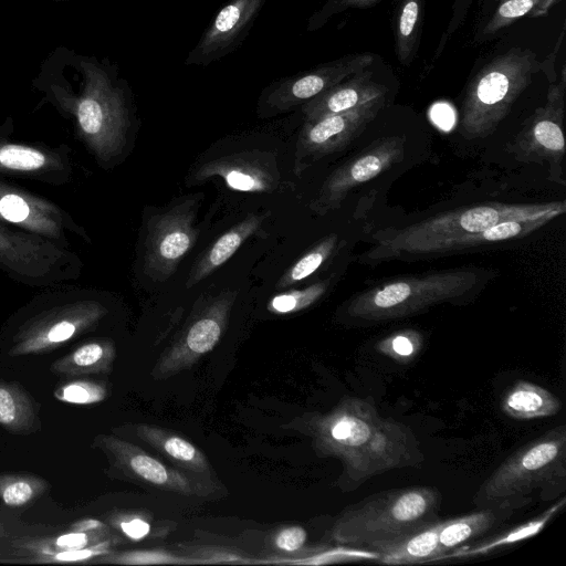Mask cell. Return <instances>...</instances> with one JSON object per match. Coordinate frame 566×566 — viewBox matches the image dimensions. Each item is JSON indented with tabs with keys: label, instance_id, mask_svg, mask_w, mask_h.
<instances>
[{
	"label": "cell",
	"instance_id": "6da1fadb",
	"mask_svg": "<svg viewBox=\"0 0 566 566\" xmlns=\"http://www.w3.org/2000/svg\"><path fill=\"white\" fill-rule=\"evenodd\" d=\"M32 83L43 99L74 117L81 137L101 160L122 153L129 126L126 87L107 60L59 45Z\"/></svg>",
	"mask_w": 566,
	"mask_h": 566
},
{
	"label": "cell",
	"instance_id": "7a4b0ae2",
	"mask_svg": "<svg viewBox=\"0 0 566 566\" xmlns=\"http://www.w3.org/2000/svg\"><path fill=\"white\" fill-rule=\"evenodd\" d=\"M300 427L318 455L342 462L344 490L424 461L415 432L402 422L382 417L367 399L345 397L327 412L305 413Z\"/></svg>",
	"mask_w": 566,
	"mask_h": 566
},
{
	"label": "cell",
	"instance_id": "3957f363",
	"mask_svg": "<svg viewBox=\"0 0 566 566\" xmlns=\"http://www.w3.org/2000/svg\"><path fill=\"white\" fill-rule=\"evenodd\" d=\"M565 211V201L485 202L459 208L402 228L378 231L373 237V247L359 256V261L369 264L391 260L411 261L461 252L469 249L475 234L504 220L555 219Z\"/></svg>",
	"mask_w": 566,
	"mask_h": 566
},
{
	"label": "cell",
	"instance_id": "277c9868",
	"mask_svg": "<svg viewBox=\"0 0 566 566\" xmlns=\"http://www.w3.org/2000/svg\"><path fill=\"white\" fill-rule=\"evenodd\" d=\"M566 491V427L557 426L509 455L480 485L478 507L516 512L535 500L552 501Z\"/></svg>",
	"mask_w": 566,
	"mask_h": 566
},
{
	"label": "cell",
	"instance_id": "5b68a950",
	"mask_svg": "<svg viewBox=\"0 0 566 566\" xmlns=\"http://www.w3.org/2000/svg\"><path fill=\"white\" fill-rule=\"evenodd\" d=\"M441 494L430 486L386 490L347 506L331 527L338 545L373 551L440 520Z\"/></svg>",
	"mask_w": 566,
	"mask_h": 566
},
{
	"label": "cell",
	"instance_id": "8992f818",
	"mask_svg": "<svg viewBox=\"0 0 566 566\" xmlns=\"http://www.w3.org/2000/svg\"><path fill=\"white\" fill-rule=\"evenodd\" d=\"M491 276L485 269L459 268L397 277L356 294L346 313L359 322H384L444 303L464 304L478 296Z\"/></svg>",
	"mask_w": 566,
	"mask_h": 566
},
{
	"label": "cell",
	"instance_id": "52a82bcc",
	"mask_svg": "<svg viewBox=\"0 0 566 566\" xmlns=\"http://www.w3.org/2000/svg\"><path fill=\"white\" fill-rule=\"evenodd\" d=\"M545 61L520 46L495 56L469 83L461 106L459 132L467 139L490 136L532 83Z\"/></svg>",
	"mask_w": 566,
	"mask_h": 566
},
{
	"label": "cell",
	"instance_id": "ba28073f",
	"mask_svg": "<svg viewBox=\"0 0 566 566\" xmlns=\"http://www.w3.org/2000/svg\"><path fill=\"white\" fill-rule=\"evenodd\" d=\"M565 91L566 71L563 65L560 78L551 83L544 105L536 108L510 146L520 161L548 164L551 179L563 185Z\"/></svg>",
	"mask_w": 566,
	"mask_h": 566
},
{
	"label": "cell",
	"instance_id": "9c48e42d",
	"mask_svg": "<svg viewBox=\"0 0 566 566\" xmlns=\"http://www.w3.org/2000/svg\"><path fill=\"white\" fill-rule=\"evenodd\" d=\"M106 313V307L95 301H78L43 312L21 326L9 355L49 353L93 328Z\"/></svg>",
	"mask_w": 566,
	"mask_h": 566
},
{
	"label": "cell",
	"instance_id": "30bf717a",
	"mask_svg": "<svg viewBox=\"0 0 566 566\" xmlns=\"http://www.w3.org/2000/svg\"><path fill=\"white\" fill-rule=\"evenodd\" d=\"M374 61L370 53L348 54L340 59L273 82L260 96L259 108L263 115L287 112L366 70Z\"/></svg>",
	"mask_w": 566,
	"mask_h": 566
},
{
	"label": "cell",
	"instance_id": "8fae6325",
	"mask_svg": "<svg viewBox=\"0 0 566 566\" xmlns=\"http://www.w3.org/2000/svg\"><path fill=\"white\" fill-rule=\"evenodd\" d=\"M235 292L226 291L212 298L168 347L151 374L156 379H167L193 366L219 343L229 319Z\"/></svg>",
	"mask_w": 566,
	"mask_h": 566
},
{
	"label": "cell",
	"instance_id": "7c38bea8",
	"mask_svg": "<svg viewBox=\"0 0 566 566\" xmlns=\"http://www.w3.org/2000/svg\"><path fill=\"white\" fill-rule=\"evenodd\" d=\"M95 443L107 454L113 467L136 481L182 495L209 496L216 491L210 480L171 469L140 447L115 436L101 434Z\"/></svg>",
	"mask_w": 566,
	"mask_h": 566
},
{
	"label": "cell",
	"instance_id": "4fadbf2b",
	"mask_svg": "<svg viewBox=\"0 0 566 566\" xmlns=\"http://www.w3.org/2000/svg\"><path fill=\"white\" fill-rule=\"evenodd\" d=\"M40 235L22 234L0 224V266L20 280L44 284L70 276L75 256Z\"/></svg>",
	"mask_w": 566,
	"mask_h": 566
},
{
	"label": "cell",
	"instance_id": "5bb4252c",
	"mask_svg": "<svg viewBox=\"0 0 566 566\" xmlns=\"http://www.w3.org/2000/svg\"><path fill=\"white\" fill-rule=\"evenodd\" d=\"M385 101L382 94L346 112L305 119L296 149L298 170L348 146L376 117Z\"/></svg>",
	"mask_w": 566,
	"mask_h": 566
},
{
	"label": "cell",
	"instance_id": "9a60e30c",
	"mask_svg": "<svg viewBox=\"0 0 566 566\" xmlns=\"http://www.w3.org/2000/svg\"><path fill=\"white\" fill-rule=\"evenodd\" d=\"M405 142L403 136L385 137L347 160L325 180L312 209L325 214L338 208L354 188L400 163L405 156Z\"/></svg>",
	"mask_w": 566,
	"mask_h": 566
},
{
	"label": "cell",
	"instance_id": "2e32d148",
	"mask_svg": "<svg viewBox=\"0 0 566 566\" xmlns=\"http://www.w3.org/2000/svg\"><path fill=\"white\" fill-rule=\"evenodd\" d=\"M193 217V202L186 201L149 220L144 270L153 280H166L195 244Z\"/></svg>",
	"mask_w": 566,
	"mask_h": 566
},
{
	"label": "cell",
	"instance_id": "e0dca14e",
	"mask_svg": "<svg viewBox=\"0 0 566 566\" xmlns=\"http://www.w3.org/2000/svg\"><path fill=\"white\" fill-rule=\"evenodd\" d=\"M0 221L61 244L66 242L65 229L80 233L71 218L52 202L1 181Z\"/></svg>",
	"mask_w": 566,
	"mask_h": 566
},
{
	"label": "cell",
	"instance_id": "ac0fdd59",
	"mask_svg": "<svg viewBox=\"0 0 566 566\" xmlns=\"http://www.w3.org/2000/svg\"><path fill=\"white\" fill-rule=\"evenodd\" d=\"M266 0H230L214 17L187 65H208L232 52L244 39Z\"/></svg>",
	"mask_w": 566,
	"mask_h": 566
},
{
	"label": "cell",
	"instance_id": "d6986e66",
	"mask_svg": "<svg viewBox=\"0 0 566 566\" xmlns=\"http://www.w3.org/2000/svg\"><path fill=\"white\" fill-rule=\"evenodd\" d=\"M366 70L347 77L304 103L302 105L304 119L346 112L386 94L387 87L374 81L373 73Z\"/></svg>",
	"mask_w": 566,
	"mask_h": 566
},
{
	"label": "cell",
	"instance_id": "ffe728a7",
	"mask_svg": "<svg viewBox=\"0 0 566 566\" xmlns=\"http://www.w3.org/2000/svg\"><path fill=\"white\" fill-rule=\"evenodd\" d=\"M514 513L510 510L496 507H479L465 515L442 520L436 560H440L446 554L497 528Z\"/></svg>",
	"mask_w": 566,
	"mask_h": 566
},
{
	"label": "cell",
	"instance_id": "44dd1931",
	"mask_svg": "<svg viewBox=\"0 0 566 566\" xmlns=\"http://www.w3.org/2000/svg\"><path fill=\"white\" fill-rule=\"evenodd\" d=\"M136 436L164 454L179 468L203 478H210L212 468L203 452L181 436L156 426H136Z\"/></svg>",
	"mask_w": 566,
	"mask_h": 566
},
{
	"label": "cell",
	"instance_id": "7402d4cb",
	"mask_svg": "<svg viewBox=\"0 0 566 566\" xmlns=\"http://www.w3.org/2000/svg\"><path fill=\"white\" fill-rule=\"evenodd\" d=\"M442 520L413 531L394 542L374 549L377 562L388 565H407L436 562L438 538Z\"/></svg>",
	"mask_w": 566,
	"mask_h": 566
},
{
	"label": "cell",
	"instance_id": "603a6c76",
	"mask_svg": "<svg viewBox=\"0 0 566 566\" xmlns=\"http://www.w3.org/2000/svg\"><path fill=\"white\" fill-rule=\"evenodd\" d=\"M220 176L224 182L239 191H268L274 178L266 167L245 157H224L203 165L198 178Z\"/></svg>",
	"mask_w": 566,
	"mask_h": 566
},
{
	"label": "cell",
	"instance_id": "cb8c5ba5",
	"mask_svg": "<svg viewBox=\"0 0 566 566\" xmlns=\"http://www.w3.org/2000/svg\"><path fill=\"white\" fill-rule=\"evenodd\" d=\"M562 402L548 389L526 380L510 387L501 400L504 415L516 420H531L556 415Z\"/></svg>",
	"mask_w": 566,
	"mask_h": 566
},
{
	"label": "cell",
	"instance_id": "d4e9b609",
	"mask_svg": "<svg viewBox=\"0 0 566 566\" xmlns=\"http://www.w3.org/2000/svg\"><path fill=\"white\" fill-rule=\"evenodd\" d=\"M112 535L108 527L96 520H84L75 525L69 533L42 539H31L24 542L21 547L27 553V557L34 563L35 559L54 554L57 552L81 549L98 544Z\"/></svg>",
	"mask_w": 566,
	"mask_h": 566
},
{
	"label": "cell",
	"instance_id": "484cf974",
	"mask_svg": "<svg viewBox=\"0 0 566 566\" xmlns=\"http://www.w3.org/2000/svg\"><path fill=\"white\" fill-rule=\"evenodd\" d=\"M0 426L13 434H30L41 427L35 401L14 381L0 379Z\"/></svg>",
	"mask_w": 566,
	"mask_h": 566
},
{
	"label": "cell",
	"instance_id": "4316f807",
	"mask_svg": "<svg viewBox=\"0 0 566 566\" xmlns=\"http://www.w3.org/2000/svg\"><path fill=\"white\" fill-rule=\"evenodd\" d=\"M262 220L263 216H249L222 234L196 263L186 286L191 287L226 263L243 241L258 230Z\"/></svg>",
	"mask_w": 566,
	"mask_h": 566
},
{
	"label": "cell",
	"instance_id": "83f0119b",
	"mask_svg": "<svg viewBox=\"0 0 566 566\" xmlns=\"http://www.w3.org/2000/svg\"><path fill=\"white\" fill-rule=\"evenodd\" d=\"M565 501L566 499L562 496L556 504L552 505L532 520L486 537L483 541L474 542L471 545L467 544L460 546L459 548L442 556L440 560L446 558H463L490 554L499 548L532 537L545 527L552 517L563 507Z\"/></svg>",
	"mask_w": 566,
	"mask_h": 566
},
{
	"label": "cell",
	"instance_id": "f1b7e54d",
	"mask_svg": "<svg viewBox=\"0 0 566 566\" xmlns=\"http://www.w3.org/2000/svg\"><path fill=\"white\" fill-rule=\"evenodd\" d=\"M115 346L109 339H96L82 344L51 365V371L63 376L106 374L113 368Z\"/></svg>",
	"mask_w": 566,
	"mask_h": 566
},
{
	"label": "cell",
	"instance_id": "f546056e",
	"mask_svg": "<svg viewBox=\"0 0 566 566\" xmlns=\"http://www.w3.org/2000/svg\"><path fill=\"white\" fill-rule=\"evenodd\" d=\"M64 163L59 154L41 148L0 143V171L25 175H50L62 172Z\"/></svg>",
	"mask_w": 566,
	"mask_h": 566
},
{
	"label": "cell",
	"instance_id": "4dcf8cb0",
	"mask_svg": "<svg viewBox=\"0 0 566 566\" xmlns=\"http://www.w3.org/2000/svg\"><path fill=\"white\" fill-rule=\"evenodd\" d=\"M426 0H400L395 15V48L400 64L408 66L417 55Z\"/></svg>",
	"mask_w": 566,
	"mask_h": 566
},
{
	"label": "cell",
	"instance_id": "1f68e13d",
	"mask_svg": "<svg viewBox=\"0 0 566 566\" xmlns=\"http://www.w3.org/2000/svg\"><path fill=\"white\" fill-rule=\"evenodd\" d=\"M560 0H505L491 14L480 32V39L486 40L503 28L524 17H539Z\"/></svg>",
	"mask_w": 566,
	"mask_h": 566
},
{
	"label": "cell",
	"instance_id": "d6a6232c",
	"mask_svg": "<svg viewBox=\"0 0 566 566\" xmlns=\"http://www.w3.org/2000/svg\"><path fill=\"white\" fill-rule=\"evenodd\" d=\"M50 489L49 482L29 473L0 474V500L8 506L31 504Z\"/></svg>",
	"mask_w": 566,
	"mask_h": 566
},
{
	"label": "cell",
	"instance_id": "836d02e7",
	"mask_svg": "<svg viewBox=\"0 0 566 566\" xmlns=\"http://www.w3.org/2000/svg\"><path fill=\"white\" fill-rule=\"evenodd\" d=\"M337 240L338 238L335 233L325 237L283 274L277 283V287H287L314 273L334 252Z\"/></svg>",
	"mask_w": 566,
	"mask_h": 566
},
{
	"label": "cell",
	"instance_id": "e575fe53",
	"mask_svg": "<svg viewBox=\"0 0 566 566\" xmlns=\"http://www.w3.org/2000/svg\"><path fill=\"white\" fill-rule=\"evenodd\" d=\"M97 563L120 565L198 564L189 556H179L166 551L109 552L99 556Z\"/></svg>",
	"mask_w": 566,
	"mask_h": 566
},
{
	"label": "cell",
	"instance_id": "d590c367",
	"mask_svg": "<svg viewBox=\"0 0 566 566\" xmlns=\"http://www.w3.org/2000/svg\"><path fill=\"white\" fill-rule=\"evenodd\" d=\"M328 282H317L305 290L291 291L275 295L270 304L269 310L274 313H294L304 310L316 302L327 290Z\"/></svg>",
	"mask_w": 566,
	"mask_h": 566
},
{
	"label": "cell",
	"instance_id": "8d00e7d4",
	"mask_svg": "<svg viewBox=\"0 0 566 566\" xmlns=\"http://www.w3.org/2000/svg\"><path fill=\"white\" fill-rule=\"evenodd\" d=\"M422 346V337L415 331H403L384 338L377 346L378 350L400 363L415 359Z\"/></svg>",
	"mask_w": 566,
	"mask_h": 566
},
{
	"label": "cell",
	"instance_id": "74e56055",
	"mask_svg": "<svg viewBox=\"0 0 566 566\" xmlns=\"http://www.w3.org/2000/svg\"><path fill=\"white\" fill-rule=\"evenodd\" d=\"M106 396V387L91 380H73L57 387L54 391L55 399L74 405L97 403Z\"/></svg>",
	"mask_w": 566,
	"mask_h": 566
},
{
	"label": "cell",
	"instance_id": "f35d334b",
	"mask_svg": "<svg viewBox=\"0 0 566 566\" xmlns=\"http://www.w3.org/2000/svg\"><path fill=\"white\" fill-rule=\"evenodd\" d=\"M115 538L111 536L109 538L95 544L90 547L73 549V551H64L57 552L54 554H50L46 556H42L34 560V563L39 564H50V563H80L85 564L90 559L99 557L112 552V548L115 544Z\"/></svg>",
	"mask_w": 566,
	"mask_h": 566
},
{
	"label": "cell",
	"instance_id": "ab89813d",
	"mask_svg": "<svg viewBox=\"0 0 566 566\" xmlns=\"http://www.w3.org/2000/svg\"><path fill=\"white\" fill-rule=\"evenodd\" d=\"M111 524L133 541H140L151 532L150 521L145 513L119 512L109 517Z\"/></svg>",
	"mask_w": 566,
	"mask_h": 566
},
{
	"label": "cell",
	"instance_id": "60d3db41",
	"mask_svg": "<svg viewBox=\"0 0 566 566\" xmlns=\"http://www.w3.org/2000/svg\"><path fill=\"white\" fill-rule=\"evenodd\" d=\"M381 0H327L308 20L307 30L314 31L323 27L334 14L348 9H363L371 7Z\"/></svg>",
	"mask_w": 566,
	"mask_h": 566
},
{
	"label": "cell",
	"instance_id": "b9f144b4",
	"mask_svg": "<svg viewBox=\"0 0 566 566\" xmlns=\"http://www.w3.org/2000/svg\"><path fill=\"white\" fill-rule=\"evenodd\" d=\"M189 557L193 558L195 560H198V564H205V563H235V564H242V563H250V560L244 559V556L241 554H238L233 551L226 549V548H216V547H191V549H188Z\"/></svg>",
	"mask_w": 566,
	"mask_h": 566
},
{
	"label": "cell",
	"instance_id": "7bdbcfd3",
	"mask_svg": "<svg viewBox=\"0 0 566 566\" xmlns=\"http://www.w3.org/2000/svg\"><path fill=\"white\" fill-rule=\"evenodd\" d=\"M306 531L302 526L292 525L280 530L274 537L275 547L284 553H295L303 549L306 542Z\"/></svg>",
	"mask_w": 566,
	"mask_h": 566
},
{
	"label": "cell",
	"instance_id": "ee69618b",
	"mask_svg": "<svg viewBox=\"0 0 566 566\" xmlns=\"http://www.w3.org/2000/svg\"><path fill=\"white\" fill-rule=\"evenodd\" d=\"M52 1H56V2H63V1H71V0H52Z\"/></svg>",
	"mask_w": 566,
	"mask_h": 566
},
{
	"label": "cell",
	"instance_id": "f6af8a7d",
	"mask_svg": "<svg viewBox=\"0 0 566 566\" xmlns=\"http://www.w3.org/2000/svg\"><path fill=\"white\" fill-rule=\"evenodd\" d=\"M502 1H505V0H497V2H502Z\"/></svg>",
	"mask_w": 566,
	"mask_h": 566
}]
</instances>
